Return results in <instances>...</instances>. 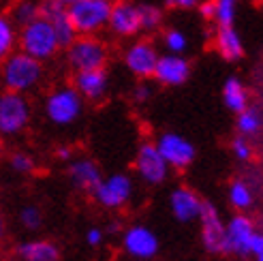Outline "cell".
I'll use <instances>...</instances> for the list:
<instances>
[{"mask_svg": "<svg viewBox=\"0 0 263 261\" xmlns=\"http://www.w3.org/2000/svg\"><path fill=\"white\" fill-rule=\"evenodd\" d=\"M165 7L169 9H176V11H193L199 7L203 0H163Z\"/></svg>", "mask_w": 263, "mask_h": 261, "instance_id": "obj_34", "label": "cell"}, {"mask_svg": "<svg viewBox=\"0 0 263 261\" xmlns=\"http://www.w3.org/2000/svg\"><path fill=\"white\" fill-rule=\"evenodd\" d=\"M67 174H69L71 184L84 193H95L99 182L103 180L101 167L92 159H86V156H82V159H71L69 167H67Z\"/></svg>", "mask_w": 263, "mask_h": 261, "instance_id": "obj_18", "label": "cell"}, {"mask_svg": "<svg viewBox=\"0 0 263 261\" xmlns=\"http://www.w3.org/2000/svg\"><path fill=\"white\" fill-rule=\"evenodd\" d=\"M159 47L148 39H135L124 49V67L133 73L137 80H150L154 75L156 62H159Z\"/></svg>", "mask_w": 263, "mask_h": 261, "instance_id": "obj_7", "label": "cell"}, {"mask_svg": "<svg viewBox=\"0 0 263 261\" xmlns=\"http://www.w3.org/2000/svg\"><path fill=\"white\" fill-rule=\"evenodd\" d=\"M139 22H141V32H159L165 24L163 7L154 5V3H141L139 5Z\"/></svg>", "mask_w": 263, "mask_h": 261, "instance_id": "obj_26", "label": "cell"}, {"mask_svg": "<svg viewBox=\"0 0 263 261\" xmlns=\"http://www.w3.org/2000/svg\"><path fill=\"white\" fill-rule=\"evenodd\" d=\"M259 3H261V5H263V0H259Z\"/></svg>", "mask_w": 263, "mask_h": 261, "instance_id": "obj_45", "label": "cell"}, {"mask_svg": "<svg viewBox=\"0 0 263 261\" xmlns=\"http://www.w3.org/2000/svg\"><path fill=\"white\" fill-rule=\"evenodd\" d=\"M32 107L26 95L0 90V137H15L30 122Z\"/></svg>", "mask_w": 263, "mask_h": 261, "instance_id": "obj_6", "label": "cell"}, {"mask_svg": "<svg viewBox=\"0 0 263 261\" xmlns=\"http://www.w3.org/2000/svg\"><path fill=\"white\" fill-rule=\"evenodd\" d=\"M197 11L205 22H212L214 28H225V26H235L240 0H203Z\"/></svg>", "mask_w": 263, "mask_h": 261, "instance_id": "obj_19", "label": "cell"}, {"mask_svg": "<svg viewBox=\"0 0 263 261\" xmlns=\"http://www.w3.org/2000/svg\"><path fill=\"white\" fill-rule=\"evenodd\" d=\"M214 49L225 58L227 62H235L244 56V41L235 26H225V28H214L212 34Z\"/></svg>", "mask_w": 263, "mask_h": 261, "instance_id": "obj_21", "label": "cell"}, {"mask_svg": "<svg viewBox=\"0 0 263 261\" xmlns=\"http://www.w3.org/2000/svg\"><path fill=\"white\" fill-rule=\"evenodd\" d=\"M56 159H58V161H67V163H69V161L73 159V150H71V148H67V146L58 148V150H56Z\"/></svg>", "mask_w": 263, "mask_h": 261, "instance_id": "obj_37", "label": "cell"}, {"mask_svg": "<svg viewBox=\"0 0 263 261\" xmlns=\"http://www.w3.org/2000/svg\"><path fill=\"white\" fill-rule=\"evenodd\" d=\"M135 169L137 176L148 184H161L169 176V165L156 150L154 143H141L135 154Z\"/></svg>", "mask_w": 263, "mask_h": 261, "instance_id": "obj_12", "label": "cell"}, {"mask_svg": "<svg viewBox=\"0 0 263 261\" xmlns=\"http://www.w3.org/2000/svg\"><path fill=\"white\" fill-rule=\"evenodd\" d=\"M261 124H263V116L259 109L251 107L248 105L244 111L238 114V130H240V135L248 137V135H255L261 130Z\"/></svg>", "mask_w": 263, "mask_h": 261, "instance_id": "obj_29", "label": "cell"}, {"mask_svg": "<svg viewBox=\"0 0 263 261\" xmlns=\"http://www.w3.org/2000/svg\"><path fill=\"white\" fill-rule=\"evenodd\" d=\"M229 203L235 210H248L253 206V189L246 180H233L229 184Z\"/></svg>", "mask_w": 263, "mask_h": 261, "instance_id": "obj_28", "label": "cell"}, {"mask_svg": "<svg viewBox=\"0 0 263 261\" xmlns=\"http://www.w3.org/2000/svg\"><path fill=\"white\" fill-rule=\"evenodd\" d=\"M95 199L107 208V210H118L130 201L133 197V180L126 174H111L107 178H103L99 182V187L95 189Z\"/></svg>", "mask_w": 263, "mask_h": 261, "instance_id": "obj_8", "label": "cell"}, {"mask_svg": "<svg viewBox=\"0 0 263 261\" xmlns=\"http://www.w3.org/2000/svg\"><path fill=\"white\" fill-rule=\"evenodd\" d=\"M41 17H45L51 28H54L58 41H60V47H69L73 41H75V28H73V22L69 17V11L67 7H62L58 3H51V0H43V11H41Z\"/></svg>", "mask_w": 263, "mask_h": 261, "instance_id": "obj_17", "label": "cell"}, {"mask_svg": "<svg viewBox=\"0 0 263 261\" xmlns=\"http://www.w3.org/2000/svg\"><path fill=\"white\" fill-rule=\"evenodd\" d=\"M0 154H3V137H0Z\"/></svg>", "mask_w": 263, "mask_h": 261, "instance_id": "obj_42", "label": "cell"}, {"mask_svg": "<svg viewBox=\"0 0 263 261\" xmlns=\"http://www.w3.org/2000/svg\"><path fill=\"white\" fill-rule=\"evenodd\" d=\"M51 3H58V5H62V7H71V5H75V3H80V0H51Z\"/></svg>", "mask_w": 263, "mask_h": 261, "instance_id": "obj_38", "label": "cell"}, {"mask_svg": "<svg viewBox=\"0 0 263 261\" xmlns=\"http://www.w3.org/2000/svg\"><path fill=\"white\" fill-rule=\"evenodd\" d=\"M161 41H163V47H165V54H180V56H184V51L189 49V34L184 32L182 28H176V26L163 30Z\"/></svg>", "mask_w": 263, "mask_h": 261, "instance_id": "obj_27", "label": "cell"}, {"mask_svg": "<svg viewBox=\"0 0 263 261\" xmlns=\"http://www.w3.org/2000/svg\"><path fill=\"white\" fill-rule=\"evenodd\" d=\"M17 32L20 28L11 22L7 11L0 9V62L17 49Z\"/></svg>", "mask_w": 263, "mask_h": 261, "instance_id": "obj_25", "label": "cell"}, {"mask_svg": "<svg viewBox=\"0 0 263 261\" xmlns=\"http://www.w3.org/2000/svg\"><path fill=\"white\" fill-rule=\"evenodd\" d=\"M41 11H43V0H11L7 15L17 28H22V26L41 17Z\"/></svg>", "mask_w": 263, "mask_h": 261, "instance_id": "obj_24", "label": "cell"}, {"mask_svg": "<svg viewBox=\"0 0 263 261\" xmlns=\"http://www.w3.org/2000/svg\"><path fill=\"white\" fill-rule=\"evenodd\" d=\"M154 146L161 152L169 169H184L195 159V146L180 133H163Z\"/></svg>", "mask_w": 263, "mask_h": 261, "instance_id": "obj_10", "label": "cell"}, {"mask_svg": "<svg viewBox=\"0 0 263 261\" xmlns=\"http://www.w3.org/2000/svg\"><path fill=\"white\" fill-rule=\"evenodd\" d=\"M130 261H139V259H130Z\"/></svg>", "mask_w": 263, "mask_h": 261, "instance_id": "obj_44", "label": "cell"}, {"mask_svg": "<svg viewBox=\"0 0 263 261\" xmlns=\"http://www.w3.org/2000/svg\"><path fill=\"white\" fill-rule=\"evenodd\" d=\"M122 249L130 259L148 261L159 253V238L146 225H130L122 233Z\"/></svg>", "mask_w": 263, "mask_h": 261, "instance_id": "obj_11", "label": "cell"}, {"mask_svg": "<svg viewBox=\"0 0 263 261\" xmlns=\"http://www.w3.org/2000/svg\"><path fill=\"white\" fill-rule=\"evenodd\" d=\"M17 257L22 261H58L60 251L49 240H28L17 246Z\"/></svg>", "mask_w": 263, "mask_h": 261, "instance_id": "obj_23", "label": "cell"}, {"mask_svg": "<svg viewBox=\"0 0 263 261\" xmlns=\"http://www.w3.org/2000/svg\"><path fill=\"white\" fill-rule=\"evenodd\" d=\"M64 60L73 69V73L105 69L109 60V49L97 34H77L75 41L69 47H64Z\"/></svg>", "mask_w": 263, "mask_h": 261, "instance_id": "obj_3", "label": "cell"}, {"mask_svg": "<svg viewBox=\"0 0 263 261\" xmlns=\"http://www.w3.org/2000/svg\"><path fill=\"white\" fill-rule=\"evenodd\" d=\"M231 152H233V156H235L238 161H248V159L253 156V148H251V143H248V139H246L244 135H240V137L233 139Z\"/></svg>", "mask_w": 263, "mask_h": 261, "instance_id": "obj_32", "label": "cell"}, {"mask_svg": "<svg viewBox=\"0 0 263 261\" xmlns=\"http://www.w3.org/2000/svg\"><path fill=\"white\" fill-rule=\"evenodd\" d=\"M251 255L255 257H261L263 255V233H255L253 236V242H251Z\"/></svg>", "mask_w": 263, "mask_h": 261, "instance_id": "obj_36", "label": "cell"}, {"mask_svg": "<svg viewBox=\"0 0 263 261\" xmlns=\"http://www.w3.org/2000/svg\"><path fill=\"white\" fill-rule=\"evenodd\" d=\"M45 67L43 62L34 60L32 56L15 49L11 56L0 62V86L9 92H32V90L43 82Z\"/></svg>", "mask_w": 263, "mask_h": 261, "instance_id": "obj_1", "label": "cell"}, {"mask_svg": "<svg viewBox=\"0 0 263 261\" xmlns=\"http://www.w3.org/2000/svg\"><path fill=\"white\" fill-rule=\"evenodd\" d=\"M222 103L229 111H233L238 116L240 111H244L251 105V97H248V88L244 86V82L240 77H227L225 84H222Z\"/></svg>", "mask_w": 263, "mask_h": 261, "instance_id": "obj_22", "label": "cell"}, {"mask_svg": "<svg viewBox=\"0 0 263 261\" xmlns=\"http://www.w3.org/2000/svg\"><path fill=\"white\" fill-rule=\"evenodd\" d=\"M103 238H105V233H103L101 227H90V229L86 231V242H88L90 246H101Z\"/></svg>", "mask_w": 263, "mask_h": 261, "instance_id": "obj_35", "label": "cell"}, {"mask_svg": "<svg viewBox=\"0 0 263 261\" xmlns=\"http://www.w3.org/2000/svg\"><path fill=\"white\" fill-rule=\"evenodd\" d=\"M111 7H114V0H80V3L71 5L67 11L77 34L99 36L107 28Z\"/></svg>", "mask_w": 263, "mask_h": 261, "instance_id": "obj_5", "label": "cell"}, {"mask_svg": "<svg viewBox=\"0 0 263 261\" xmlns=\"http://www.w3.org/2000/svg\"><path fill=\"white\" fill-rule=\"evenodd\" d=\"M152 77L161 86H169V88L182 86L191 77V62L189 58L180 54H161Z\"/></svg>", "mask_w": 263, "mask_h": 261, "instance_id": "obj_15", "label": "cell"}, {"mask_svg": "<svg viewBox=\"0 0 263 261\" xmlns=\"http://www.w3.org/2000/svg\"><path fill=\"white\" fill-rule=\"evenodd\" d=\"M11 3V0H0V7H3V5H9Z\"/></svg>", "mask_w": 263, "mask_h": 261, "instance_id": "obj_41", "label": "cell"}, {"mask_svg": "<svg viewBox=\"0 0 263 261\" xmlns=\"http://www.w3.org/2000/svg\"><path fill=\"white\" fill-rule=\"evenodd\" d=\"M197 220L201 225V240L205 249L210 253H225V223H222L216 206L203 201Z\"/></svg>", "mask_w": 263, "mask_h": 261, "instance_id": "obj_13", "label": "cell"}, {"mask_svg": "<svg viewBox=\"0 0 263 261\" xmlns=\"http://www.w3.org/2000/svg\"><path fill=\"white\" fill-rule=\"evenodd\" d=\"M257 233L253 220L244 214H235L225 225V253L231 255H251V242Z\"/></svg>", "mask_w": 263, "mask_h": 261, "instance_id": "obj_14", "label": "cell"}, {"mask_svg": "<svg viewBox=\"0 0 263 261\" xmlns=\"http://www.w3.org/2000/svg\"><path fill=\"white\" fill-rule=\"evenodd\" d=\"M107 28L118 39H133L141 32L139 5L133 0H114Z\"/></svg>", "mask_w": 263, "mask_h": 261, "instance_id": "obj_9", "label": "cell"}, {"mask_svg": "<svg viewBox=\"0 0 263 261\" xmlns=\"http://www.w3.org/2000/svg\"><path fill=\"white\" fill-rule=\"evenodd\" d=\"M20 223L28 231H34V229L41 227L43 214H41V210H39L36 206H26V208H22V212H20Z\"/></svg>", "mask_w": 263, "mask_h": 261, "instance_id": "obj_30", "label": "cell"}, {"mask_svg": "<svg viewBox=\"0 0 263 261\" xmlns=\"http://www.w3.org/2000/svg\"><path fill=\"white\" fill-rule=\"evenodd\" d=\"M255 259H257V261H263V255H261V257H255Z\"/></svg>", "mask_w": 263, "mask_h": 261, "instance_id": "obj_43", "label": "cell"}, {"mask_svg": "<svg viewBox=\"0 0 263 261\" xmlns=\"http://www.w3.org/2000/svg\"><path fill=\"white\" fill-rule=\"evenodd\" d=\"M45 116L51 124L69 126L80 120L84 111V99L73 86H58L45 97Z\"/></svg>", "mask_w": 263, "mask_h": 261, "instance_id": "obj_4", "label": "cell"}, {"mask_svg": "<svg viewBox=\"0 0 263 261\" xmlns=\"http://www.w3.org/2000/svg\"><path fill=\"white\" fill-rule=\"evenodd\" d=\"M152 86L146 82V80H139V84L133 88V101L135 103H148L152 99Z\"/></svg>", "mask_w": 263, "mask_h": 261, "instance_id": "obj_33", "label": "cell"}, {"mask_svg": "<svg viewBox=\"0 0 263 261\" xmlns=\"http://www.w3.org/2000/svg\"><path fill=\"white\" fill-rule=\"evenodd\" d=\"M201 199L199 195L193 193L186 187H178L169 195V208H172V214L180 223H191V220L199 218L201 212Z\"/></svg>", "mask_w": 263, "mask_h": 261, "instance_id": "obj_20", "label": "cell"}, {"mask_svg": "<svg viewBox=\"0 0 263 261\" xmlns=\"http://www.w3.org/2000/svg\"><path fill=\"white\" fill-rule=\"evenodd\" d=\"M5 238V218H3V212H0V240Z\"/></svg>", "mask_w": 263, "mask_h": 261, "instance_id": "obj_39", "label": "cell"}, {"mask_svg": "<svg viewBox=\"0 0 263 261\" xmlns=\"http://www.w3.org/2000/svg\"><path fill=\"white\" fill-rule=\"evenodd\" d=\"M17 49L32 56L39 62H47L62 51L60 41L51 28V24L45 17H39L30 24H26L17 32Z\"/></svg>", "mask_w": 263, "mask_h": 261, "instance_id": "obj_2", "label": "cell"}, {"mask_svg": "<svg viewBox=\"0 0 263 261\" xmlns=\"http://www.w3.org/2000/svg\"><path fill=\"white\" fill-rule=\"evenodd\" d=\"M118 229H120V223H116V220H114V223L109 225V231H111V233H116Z\"/></svg>", "mask_w": 263, "mask_h": 261, "instance_id": "obj_40", "label": "cell"}, {"mask_svg": "<svg viewBox=\"0 0 263 261\" xmlns=\"http://www.w3.org/2000/svg\"><path fill=\"white\" fill-rule=\"evenodd\" d=\"M9 165L13 172H17V174H30L34 169V159L26 152H13L9 159Z\"/></svg>", "mask_w": 263, "mask_h": 261, "instance_id": "obj_31", "label": "cell"}, {"mask_svg": "<svg viewBox=\"0 0 263 261\" xmlns=\"http://www.w3.org/2000/svg\"><path fill=\"white\" fill-rule=\"evenodd\" d=\"M84 101H101L109 90V75L105 69H92V71H80L73 75L71 84Z\"/></svg>", "mask_w": 263, "mask_h": 261, "instance_id": "obj_16", "label": "cell"}]
</instances>
